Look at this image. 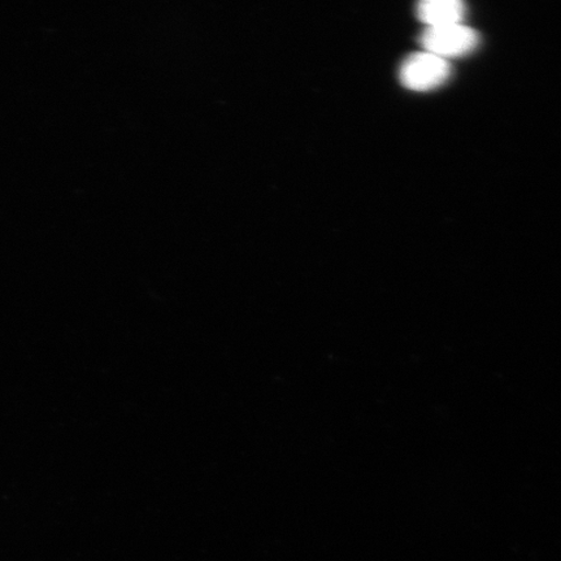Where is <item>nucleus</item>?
Masks as SVG:
<instances>
[{"mask_svg":"<svg viewBox=\"0 0 561 561\" xmlns=\"http://www.w3.org/2000/svg\"><path fill=\"white\" fill-rule=\"evenodd\" d=\"M417 18L427 27L461 24L467 5L460 0H424L417 4Z\"/></svg>","mask_w":561,"mask_h":561,"instance_id":"7ed1b4c3","label":"nucleus"},{"mask_svg":"<svg viewBox=\"0 0 561 561\" xmlns=\"http://www.w3.org/2000/svg\"><path fill=\"white\" fill-rule=\"evenodd\" d=\"M479 44V34L462 24L426 27L421 35L424 50L445 60L471 54Z\"/></svg>","mask_w":561,"mask_h":561,"instance_id":"f03ea898","label":"nucleus"},{"mask_svg":"<svg viewBox=\"0 0 561 561\" xmlns=\"http://www.w3.org/2000/svg\"><path fill=\"white\" fill-rule=\"evenodd\" d=\"M450 76L451 67L448 61L426 51L409 56L399 69L402 85L412 91L436 90Z\"/></svg>","mask_w":561,"mask_h":561,"instance_id":"f257e3e1","label":"nucleus"}]
</instances>
